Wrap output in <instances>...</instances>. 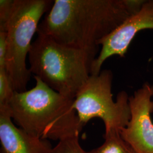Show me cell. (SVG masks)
<instances>
[{
	"mask_svg": "<svg viewBox=\"0 0 153 153\" xmlns=\"http://www.w3.org/2000/svg\"><path fill=\"white\" fill-rule=\"evenodd\" d=\"M145 0H55L37 33L60 44L98 49V43L136 13Z\"/></svg>",
	"mask_w": 153,
	"mask_h": 153,
	"instance_id": "obj_1",
	"label": "cell"
},
{
	"mask_svg": "<svg viewBox=\"0 0 153 153\" xmlns=\"http://www.w3.org/2000/svg\"><path fill=\"white\" fill-rule=\"evenodd\" d=\"M35 87L15 91L9 103L11 118L19 128L43 140L59 141L79 135L83 126L73 108L74 99L49 88L37 76Z\"/></svg>",
	"mask_w": 153,
	"mask_h": 153,
	"instance_id": "obj_2",
	"label": "cell"
},
{
	"mask_svg": "<svg viewBox=\"0 0 153 153\" xmlns=\"http://www.w3.org/2000/svg\"><path fill=\"white\" fill-rule=\"evenodd\" d=\"M98 53V49L69 47L38 33L28 53L29 69L49 88L74 99L90 76Z\"/></svg>",
	"mask_w": 153,
	"mask_h": 153,
	"instance_id": "obj_3",
	"label": "cell"
},
{
	"mask_svg": "<svg viewBox=\"0 0 153 153\" xmlns=\"http://www.w3.org/2000/svg\"><path fill=\"white\" fill-rule=\"evenodd\" d=\"M50 0H15L6 28V71L14 91H27L31 73L26 58L39 22L53 5Z\"/></svg>",
	"mask_w": 153,
	"mask_h": 153,
	"instance_id": "obj_4",
	"label": "cell"
},
{
	"mask_svg": "<svg viewBox=\"0 0 153 153\" xmlns=\"http://www.w3.org/2000/svg\"><path fill=\"white\" fill-rule=\"evenodd\" d=\"M113 74L103 70L98 75H90L74 98L73 108L83 126L91 119H101L105 133L118 131L124 128L131 119L129 96L122 91L113 99Z\"/></svg>",
	"mask_w": 153,
	"mask_h": 153,
	"instance_id": "obj_5",
	"label": "cell"
},
{
	"mask_svg": "<svg viewBox=\"0 0 153 153\" xmlns=\"http://www.w3.org/2000/svg\"><path fill=\"white\" fill-rule=\"evenodd\" d=\"M153 85L146 82L129 97L131 119L121 136L137 153H153Z\"/></svg>",
	"mask_w": 153,
	"mask_h": 153,
	"instance_id": "obj_6",
	"label": "cell"
},
{
	"mask_svg": "<svg viewBox=\"0 0 153 153\" xmlns=\"http://www.w3.org/2000/svg\"><path fill=\"white\" fill-rule=\"evenodd\" d=\"M146 29L153 30V0H145L136 13L99 41L98 45L102 47L93 62L91 75L99 74L104 61L110 57L117 55L124 57L135 36Z\"/></svg>",
	"mask_w": 153,
	"mask_h": 153,
	"instance_id": "obj_7",
	"label": "cell"
},
{
	"mask_svg": "<svg viewBox=\"0 0 153 153\" xmlns=\"http://www.w3.org/2000/svg\"><path fill=\"white\" fill-rule=\"evenodd\" d=\"M9 107L0 109V141L3 153H51L52 148L47 140L30 134L16 127Z\"/></svg>",
	"mask_w": 153,
	"mask_h": 153,
	"instance_id": "obj_8",
	"label": "cell"
},
{
	"mask_svg": "<svg viewBox=\"0 0 153 153\" xmlns=\"http://www.w3.org/2000/svg\"><path fill=\"white\" fill-rule=\"evenodd\" d=\"M104 142L101 146L88 153H137L121 137L120 132L105 133Z\"/></svg>",
	"mask_w": 153,
	"mask_h": 153,
	"instance_id": "obj_9",
	"label": "cell"
},
{
	"mask_svg": "<svg viewBox=\"0 0 153 153\" xmlns=\"http://www.w3.org/2000/svg\"><path fill=\"white\" fill-rule=\"evenodd\" d=\"M51 153H88L82 149L79 141V135L62 139L52 148Z\"/></svg>",
	"mask_w": 153,
	"mask_h": 153,
	"instance_id": "obj_10",
	"label": "cell"
},
{
	"mask_svg": "<svg viewBox=\"0 0 153 153\" xmlns=\"http://www.w3.org/2000/svg\"><path fill=\"white\" fill-rule=\"evenodd\" d=\"M14 92L6 69H0V108L9 107Z\"/></svg>",
	"mask_w": 153,
	"mask_h": 153,
	"instance_id": "obj_11",
	"label": "cell"
},
{
	"mask_svg": "<svg viewBox=\"0 0 153 153\" xmlns=\"http://www.w3.org/2000/svg\"><path fill=\"white\" fill-rule=\"evenodd\" d=\"M14 4L15 0L0 1V32H6Z\"/></svg>",
	"mask_w": 153,
	"mask_h": 153,
	"instance_id": "obj_12",
	"label": "cell"
},
{
	"mask_svg": "<svg viewBox=\"0 0 153 153\" xmlns=\"http://www.w3.org/2000/svg\"><path fill=\"white\" fill-rule=\"evenodd\" d=\"M6 33L0 32V69H6Z\"/></svg>",
	"mask_w": 153,
	"mask_h": 153,
	"instance_id": "obj_13",
	"label": "cell"
}]
</instances>
